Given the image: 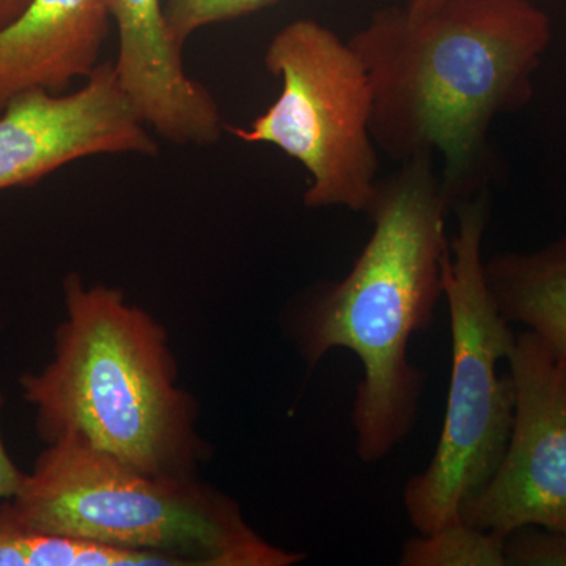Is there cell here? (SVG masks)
<instances>
[{
  "label": "cell",
  "mask_w": 566,
  "mask_h": 566,
  "mask_svg": "<svg viewBox=\"0 0 566 566\" xmlns=\"http://www.w3.org/2000/svg\"><path fill=\"white\" fill-rule=\"evenodd\" d=\"M450 211L434 159L401 163L365 211L374 230L352 271L318 290L301 318L308 363L344 348L363 365L352 422L364 463L381 461L415 428L423 378L409 340L430 326L444 296Z\"/></svg>",
  "instance_id": "cell-2"
},
{
  "label": "cell",
  "mask_w": 566,
  "mask_h": 566,
  "mask_svg": "<svg viewBox=\"0 0 566 566\" xmlns=\"http://www.w3.org/2000/svg\"><path fill=\"white\" fill-rule=\"evenodd\" d=\"M505 539L457 520L405 543L403 566H505Z\"/></svg>",
  "instance_id": "cell-12"
},
{
  "label": "cell",
  "mask_w": 566,
  "mask_h": 566,
  "mask_svg": "<svg viewBox=\"0 0 566 566\" xmlns=\"http://www.w3.org/2000/svg\"><path fill=\"white\" fill-rule=\"evenodd\" d=\"M111 0H31L0 31V111L21 93H62L99 65Z\"/></svg>",
  "instance_id": "cell-10"
},
{
  "label": "cell",
  "mask_w": 566,
  "mask_h": 566,
  "mask_svg": "<svg viewBox=\"0 0 566 566\" xmlns=\"http://www.w3.org/2000/svg\"><path fill=\"white\" fill-rule=\"evenodd\" d=\"M3 394L0 390V417H2L3 409ZM25 472H21L13 463L7 447L3 444L2 430H0V499L10 501L17 495L20 490L22 480H24Z\"/></svg>",
  "instance_id": "cell-15"
},
{
  "label": "cell",
  "mask_w": 566,
  "mask_h": 566,
  "mask_svg": "<svg viewBox=\"0 0 566 566\" xmlns=\"http://www.w3.org/2000/svg\"><path fill=\"white\" fill-rule=\"evenodd\" d=\"M282 91L245 128V144L274 145L311 175L308 208L365 212L378 188L379 150L371 134L374 91L349 41L314 20L290 22L264 52Z\"/></svg>",
  "instance_id": "cell-6"
},
{
  "label": "cell",
  "mask_w": 566,
  "mask_h": 566,
  "mask_svg": "<svg viewBox=\"0 0 566 566\" xmlns=\"http://www.w3.org/2000/svg\"><path fill=\"white\" fill-rule=\"evenodd\" d=\"M438 2L439 0H409L406 6H408L412 11H427L433 9Z\"/></svg>",
  "instance_id": "cell-17"
},
{
  "label": "cell",
  "mask_w": 566,
  "mask_h": 566,
  "mask_svg": "<svg viewBox=\"0 0 566 566\" xmlns=\"http://www.w3.org/2000/svg\"><path fill=\"white\" fill-rule=\"evenodd\" d=\"M147 128L111 62L69 95L21 93L0 111V191L35 185L91 156H155L158 145Z\"/></svg>",
  "instance_id": "cell-8"
},
{
  "label": "cell",
  "mask_w": 566,
  "mask_h": 566,
  "mask_svg": "<svg viewBox=\"0 0 566 566\" xmlns=\"http://www.w3.org/2000/svg\"><path fill=\"white\" fill-rule=\"evenodd\" d=\"M277 2L281 0H167L164 17L170 36L182 50L200 29L248 17Z\"/></svg>",
  "instance_id": "cell-13"
},
{
  "label": "cell",
  "mask_w": 566,
  "mask_h": 566,
  "mask_svg": "<svg viewBox=\"0 0 566 566\" xmlns=\"http://www.w3.org/2000/svg\"><path fill=\"white\" fill-rule=\"evenodd\" d=\"M111 14L118 31V81L145 125L172 144H216L221 112L210 91L186 73L163 0H111Z\"/></svg>",
  "instance_id": "cell-9"
},
{
  "label": "cell",
  "mask_w": 566,
  "mask_h": 566,
  "mask_svg": "<svg viewBox=\"0 0 566 566\" xmlns=\"http://www.w3.org/2000/svg\"><path fill=\"white\" fill-rule=\"evenodd\" d=\"M0 509L25 531L158 554L175 565L290 566L304 558L268 543L232 499L192 476L144 474L76 436L48 442Z\"/></svg>",
  "instance_id": "cell-4"
},
{
  "label": "cell",
  "mask_w": 566,
  "mask_h": 566,
  "mask_svg": "<svg viewBox=\"0 0 566 566\" xmlns=\"http://www.w3.org/2000/svg\"><path fill=\"white\" fill-rule=\"evenodd\" d=\"M553 39L549 17L531 0H439L375 11L349 44L374 91L371 134L397 163L441 159L452 211L490 192L499 115L523 109Z\"/></svg>",
  "instance_id": "cell-1"
},
{
  "label": "cell",
  "mask_w": 566,
  "mask_h": 566,
  "mask_svg": "<svg viewBox=\"0 0 566 566\" xmlns=\"http://www.w3.org/2000/svg\"><path fill=\"white\" fill-rule=\"evenodd\" d=\"M29 2L31 0H0V31L17 20Z\"/></svg>",
  "instance_id": "cell-16"
},
{
  "label": "cell",
  "mask_w": 566,
  "mask_h": 566,
  "mask_svg": "<svg viewBox=\"0 0 566 566\" xmlns=\"http://www.w3.org/2000/svg\"><path fill=\"white\" fill-rule=\"evenodd\" d=\"M509 364L515 389L509 444L461 520L504 538L528 526L566 532V363L526 331L516 335Z\"/></svg>",
  "instance_id": "cell-7"
},
{
  "label": "cell",
  "mask_w": 566,
  "mask_h": 566,
  "mask_svg": "<svg viewBox=\"0 0 566 566\" xmlns=\"http://www.w3.org/2000/svg\"><path fill=\"white\" fill-rule=\"evenodd\" d=\"M506 565L566 566V532L523 527L505 539Z\"/></svg>",
  "instance_id": "cell-14"
},
{
  "label": "cell",
  "mask_w": 566,
  "mask_h": 566,
  "mask_svg": "<svg viewBox=\"0 0 566 566\" xmlns=\"http://www.w3.org/2000/svg\"><path fill=\"white\" fill-rule=\"evenodd\" d=\"M457 233L444 262L452 329V374L444 427L430 464L406 483V513L419 534L460 520L461 509L490 482L504 457L515 415L510 375H499L516 334L499 312L485 275L483 237L490 192L458 205Z\"/></svg>",
  "instance_id": "cell-5"
},
{
  "label": "cell",
  "mask_w": 566,
  "mask_h": 566,
  "mask_svg": "<svg viewBox=\"0 0 566 566\" xmlns=\"http://www.w3.org/2000/svg\"><path fill=\"white\" fill-rule=\"evenodd\" d=\"M485 275L506 322L526 326L566 363V234L536 251L485 260Z\"/></svg>",
  "instance_id": "cell-11"
},
{
  "label": "cell",
  "mask_w": 566,
  "mask_h": 566,
  "mask_svg": "<svg viewBox=\"0 0 566 566\" xmlns=\"http://www.w3.org/2000/svg\"><path fill=\"white\" fill-rule=\"evenodd\" d=\"M54 359L21 378L46 442L76 436L144 474L191 479L203 444L161 324L111 286L63 282Z\"/></svg>",
  "instance_id": "cell-3"
}]
</instances>
